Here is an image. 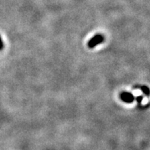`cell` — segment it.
Here are the masks:
<instances>
[{
  "mask_svg": "<svg viewBox=\"0 0 150 150\" xmlns=\"http://www.w3.org/2000/svg\"><path fill=\"white\" fill-rule=\"evenodd\" d=\"M104 37L102 34H96L93 37H92L88 43V48H95L97 45L102 44L104 42Z\"/></svg>",
  "mask_w": 150,
  "mask_h": 150,
  "instance_id": "obj_1",
  "label": "cell"
},
{
  "mask_svg": "<svg viewBox=\"0 0 150 150\" xmlns=\"http://www.w3.org/2000/svg\"><path fill=\"white\" fill-rule=\"evenodd\" d=\"M120 98L123 102H126V103H132L135 100V98L132 93L126 92L120 93Z\"/></svg>",
  "mask_w": 150,
  "mask_h": 150,
  "instance_id": "obj_2",
  "label": "cell"
},
{
  "mask_svg": "<svg viewBox=\"0 0 150 150\" xmlns=\"http://www.w3.org/2000/svg\"><path fill=\"white\" fill-rule=\"evenodd\" d=\"M140 89H141V91H142V92H143L144 93L145 95H148V96H149V95H150L149 88H148L147 86H141Z\"/></svg>",
  "mask_w": 150,
  "mask_h": 150,
  "instance_id": "obj_3",
  "label": "cell"
},
{
  "mask_svg": "<svg viewBox=\"0 0 150 150\" xmlns=\"http://www.w3.org/2000/svg\"><path fill=\"white\" fill-rule=\"evenodd\" d=\"M136 100L137 101V102H138L139 104H140L141 102H142V101H143V96H139V97H137L136 98Z\"/></svg>",
  "mask_w": 150,
  "mask_h": 150,
  "instance_id": "obj_4",
  "label": "cell"
},
{
  "mask_svg": "<svg viewBox=\"0 0 150 150\" xmlns=\"http://www.w3.org/2000/svg\"><path fill=\"white\" fill-rule=\"evenodd\" d=\"M3 47H4V44H3V40L1 38V37H0V50H2L3 49Z\"/></svg>",
  "mask_w": 150,
  "mask_h": 150,
  "instance_id": "obj_5",
  "label": "cell"
}]
</instances>
